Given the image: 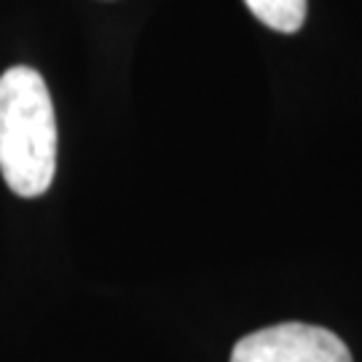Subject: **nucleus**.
Listing matches in <instances>:
<instances>
[{
  "mask_svg": "<svg viewBox=\"0 0 362 362\" xmlns=\"http://www.w3.org/2000/svg\"><path fill=\"white\" fill-rule=\"evenodd\" d=\"M57 172V116L38 70L0 76V175L16 196L46 194Z\"/></svg>",
  "mask_w": 362,
  "mask_h": 362,
  "instance_id": "1",
  "label": "nucleus"
},
{
  "mask_svg": "<svg viewBox=\"0 0 362 362\" xmlns=\"http://www.w3.org/2000/svg\"><path fill=\"white\" fill-rule=\"evenodd\" d=\"M231 362H351L349 346L317 325L282 322L245 336Z\"/></svg>",
  "mask_w": 362,
  "mask_h": 362,
  "instance_id": "2",
  "label": "nucleus"
},
{
  "mask_svg": "<svg viewBox=\"0 0 362 362\" xmlns=\"http://www.w3.org/2000/svg\"><path fill=\"white\" fill-rule=\"evenodd\" d=\"M252 16L276 33H296L306 22L309 0H245Z\"/></svg>",
  "mask_w": 362,
  "mask_h": 362,
  "instance_id": "3",
  "label": "nucleus"
}]
</instances>
